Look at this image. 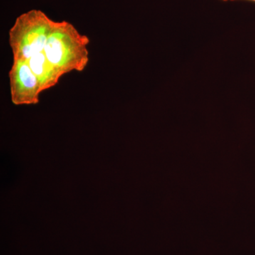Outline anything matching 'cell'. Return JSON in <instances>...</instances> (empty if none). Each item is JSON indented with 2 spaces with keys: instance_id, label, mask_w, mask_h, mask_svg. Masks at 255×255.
<instances>
[{
  "instance_id": "obj_5",
  "label": "cell",
  "mask_w": 255,
  "mask_h": 255,
  "mask_svg": "<svg viewBox=\"0 0 255 255\" xmlns=\"http://www.w3.org/2000/svg\"><path fill=\"white\" fill-rule=\"evenodd\" d=\"M223 1H236V0H223ZM248 1H254L255 2V0H248Z\"/></svg>"
},
{
  "instance_id": "obj_2",
  "label": "cell",
  "mask_w": 255,
  "mask_h": 255,
  "mask_svg": "<svg viewBox=\"0 0 255 255\" xmlns=\"http://www.w3.org/2000/svg\"><path fill=\"white\" fill-rule=\"evenodd\" d=\"M55 21L40 9L23 13L9 31V44L13 59L27 60L44 51Z\"/></svg>"
},
{
  "instance_id": "obj_4",
  "label": "cell",
  "mask_w": 255,
  "mask_h": 255,
  "mask_svg": "<svg viewBox=\"0 0 255 255\" xmlns=\"http://www.w3.org/2000/svg\"><path fill=\"white\" fill-rule=\"evenodd\" d=\"M27 62L38 79L42 92L58 85L60 78L63 76L61 72L48 60L44 52L33 55Z\"/></svg>"
},
{
  "instance_id": "obj_3",
  "label": "cell",
  "mask_w": 255,
  "mask_h": 255,
  "mask_svg": "<svg viewBox=\"0 0 255 255\" xmlns=\"http://www.w3.org/2000/svg\"><path fill=\"white\" fill-rule=\"evenodd\" d=\"M9 82L11 100L14 105H35L39 102L41 86L26 60L13 59Z\"/></svg>"
},
{
  "instance_id": "obj_1",
  "label": "cell",
  "mask_w": 255,
  "mask_h": 255,
  "mask_svg": "<svg viewBox=\"0 0 255 255\" xmlns=\"http://www.w3.org/2000/svg\"><path fill=\"white\" fill-rule=\"evenodd\" d=\"M89 44L90 38L82 34L73 23L55 21L43 52L64 75L85 70L90 61Z\"/></svg>"
}]
</instances>
